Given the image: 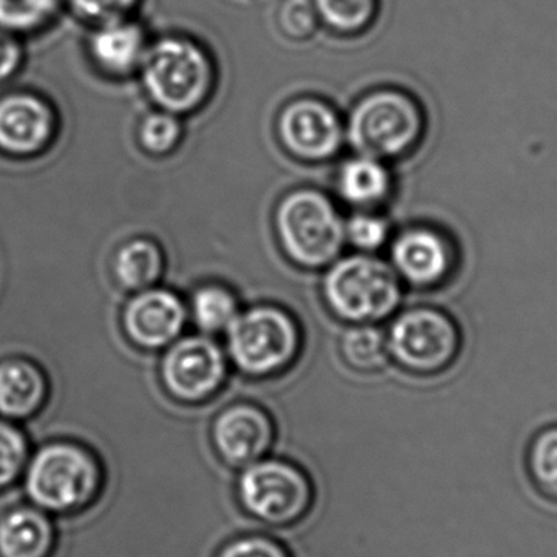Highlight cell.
<instances>
[{
    "mask_svg": "<svg viewBox=\"0 0 557 557\" xmlns=\"http://www.w3.org/2000/svg\"><path fill=\"white\" fill-rule=\"evenodd\" d=\"M51 542V523L38 510H13L0 522L2 557H42Z\"/></svg>",
    "mask_w": 557,
    "mask_h": 557,
    "instance_id": "obj_16",
    "label": "cell"
},
{
    "mask_svg": "<svg viewBox=\"0 0 557 557\" xmlns=\"http://www.w3.org/2000/svg\"><path fill=\"white\" fill-rule=\"evenodd\" d=\"M278 134L294 156L324 160L339 149L343 126L333 108L314 98H300L282 111Z\"/></svg>",
    "mask_w": 557,
    "mask_h": 557,
    "instance_id": "obj_11",
    "label": "cell"
},
{
    "mask_svg": "<svg viewBox=\"0 0 557 557\" xmlns=\"http://www.w3.org/2000/svg\"><path fill=\"white\" fill-rule=\"evenodd\" d=\"M196 323L208 333L227 331L238 317L237 301L222 287H202L193 298Z\"/></svg>",
    "mask_w": 557,
    "mask_h": 557,
    "instance_id": "obj_23",
    "label": "cell"
},
{
    "mask_svg": "<svg viewBox=\"0 0 557 557\" xmlns=\"http://www.w3.org/2000/svg\"><path fill=\"white\" fill-rule=\"evenodd\" d=\"M388 350L409 370L442 372L460 356L461 331L445 311L414 308L396 318L389 331Z\"/></svg>",
    "mask_w": 557,
    "mask_h": 557,
    "instance_id": "obj_7",
    "label": "cell"
},
{
    "mask_svg": "<svg viewBox=\"0 0 557 557\" xmlns=\"http://www.w3.org/2000/svg\"><path fill=\"white\" fill-rule=\"evenodd\" d=\"M51 113L38 98L12 95L0 100V147L26 153L39 149L51 134Z\"/></svg>",
    "mask_w": 557,
    "mask_h": 557,
    "instance_id": "obj_14",
    "label": "cell"
},
{
    "mask_svg": "<svg viewBox=\"0 0 557 557\" xmlns=\"http://www.w3.org/2000/svg\"><path fill=\"white\" fill-rule=\"evenodd\" d=\"M276 227L288 257L310 268L331 263L346 238V227L333 202L311 189L284 198L277 209Z\"/></svg>",
    "mask_w": 557,
    "mask_h": 557,
    "instance_id": "obj_5",
    "label": "cell"
},
{
    "mask_svg": "<svg viewBox=\"0 0 557 557\" xmlns=\"http://www.w3.org/2000/svg\"><path fill=\"white\" fill-rule=\"evenodd\" d=\"M25 441L18 431L0 422V487L7 486L25 461Z\"/></svg>",
    "mask_w": 557,
    "mask_h": 557,
    "instance_id": "obj_28",
    "label": "cell"
},
{
    "mask_svg": "<svg viewBox=\"0 0 557 557\" xmlns=\"http://www.w3.org/2000/svg\"><path fill=\"white\" fill-rule=\"evenodd\" d=\"M59 0H0V28L28 32L51 18Z\"/></svg>",
    "mask_w": 557,
    "mask_h": 557,
    "instance_id": "obj_25",
    "label": "cell"
},
{
    "mask_svg": "<svg viewBox=\"0 0 557 557\" xmlns=\"http://www.w3.org/2000/svg\"><path fill=\"white\" fill-rule=\"evenodd\" d=\"M318 18L341 35L366 32L379 15V0H313Z\"/></svg>",
    "mask_w": 557,
    "mask_h": 557,
    "instance_id": "obj_21",
    "label": "cell"
},
{
    "mask_svg": "<svg viewBox=\"0 0 557 557\" xmlns=\"http://www.w3.org/2000/svg\"><path fill=\"white\" fill-rule=\"evenodd\" d=\"M100 461L84 447L55 444L42 448L28 468L26 490L38 506L54 512L82 509L103 490Z\"/></svg>",
    "mask_w": 557,
    "mask_h": 557,
    "instance_id": "obj_4",
    "label": "cell"
},
{
    "mask_svg": "<svg viewBox=\"0 0 557 557\" xmlns=\"http://www.w3.org/2000/svg\"><path fill=\"white\" fill-rule=\"evenodd\" d=\"M72 9L90 20V22L108 23L123 20L133 13L140 0H69Z\"/></svg>",
    "mask_w": 557,
    "mask_h": 557,
    "instance_id": "obj_29",
    "label": "cell"
},
{
    "mask_svg": "<svg viewBox=\"0 0 557 557\" xmlns=\"http://www.w3.org/2000/svg\"><path fill=\"white\" fill-rule=\"evenodd\" d=\"M389 191V175L379 159L359 157L344 163L339 173V193L346 201L370 206L382 201Z\"/></svg>",
    "mask_w": 557,
    "mask_h": 557,
    "instance_id": "obj_18",
    "label": "cell"
},
{
    "mask_svg": "<svg viewBox=\"0 0 557 557\" xmlns=\"http://www.w3.org/2000/svg\"><path fill=\"white\" fill-rule=\"evenodd\" d=\"M45 395L41 373L26 362L0 366V412L23 418L35 411Z\"/></svg>",
    "mask_w": 557,
    "mask_h": 557,
    "instance_id": "obj_17",
    "label": "cell"
},
{
    "mask_svg": "<svg viewBox=\"0 0 557 557\" xmlns=\"http://www.w3.org/2000/svg\"><path fill=\"white\" fill-rule=\"evenodd\" d=\"M276 20L282 35L292 41H307L320 25L313 0H282Z\"/></svg>",
    "mask_w": 557,
    "mask_h": 557,
    "instance_id": "obj_26",
    "label": "cell"
},
{
    "mask_svg": "<svg viewBox=\"0 0 557 557\" xmlns=\"http://www.w3.org/2000/svg\"><path fill=\"white\" fill-rule=\"evenodd\" d=\"M215 557H294V553L274 530H260L228 540Z\"/></svg>",
    "mask_w": 557,
    "mask_h": 557,
    "instance_id": "obj_24",
    "label": "cell"
},
{
    "mask_svg": "<svg viewBox=\"0 0 557 557\" xmlns=\"http://www.w3.org/2000/svg\"><path fill=\"white\" fill-rule=\"evenodd\" d=\"M227 333L232 359L251 375L274 372L297 352V326L277 308L260 307L238 314Z\"/></svg>",
    "mask_w": 557,
    "mask_h": 557,
    "instance_id": "obj_8",
    "label": "cell"
},
{
    "mask_svg": "<svg viewBox=\"0 0 557 557\" xmlns=\"http://www.w3.org/2000/svg\"><path fill=\"white\" fill-rule=\"evenodd\" d=\"M346 237L360 250H376L388 237V225L375 215L359 214L346 225Z\"/></svg>",
    "mask_w": 557,
    "mask_h": 557,
    "instance_id": "obj_30",
    "label": "cell"
},
{
    "mask_svg": "<svg viewBox=\"0 0 557 557\" xmlns=\"http://www.w3.org/2000/svg\"><path fill=\"white\" fill-rule=\"evenodd\" d=\"M182 136V126L175 114L157 111L144 120L140 127V140L144 147L153 153H165L175 147Z\"/></svg>",
    "mask_w": 557,
    "mask_h": 557,
    "instance_id": "obj_27",
    "label": "cell"
},
{
    "mask_svg": "<svg viewBox=\"0 0 557 557\" xmlns=\"http://www.w3.org/2000/svg\"><path fill=\"white\" fill-rule=\"evenodd\" d=\"M238 506L267 530H292L310 519L317 483L297 461L264 457L235 474Z\"/></svg>",
    "mask_w": 557,
    "mask_h": 557,
    "instance_id": "obj_1",
    "label": "cell"
},
{
    "mask_svg": "<svg viewBox=\"0 0 557 557\" xmlns=\"http://www.w3.org/2000/svg\"><path fill=\"white\" fill-rule=\"evenodd\" d=\"M344 359L359 370H375L386 362L388 343L373 326H357L341 341Z\"/></svg>",
    "mask_w": 557,
    "mask_h": 557,
    "instance_id": "obj_22",
    "label": "cell"
},
{
    "mask_svg": "<svg viewBox=\"0 0 557 557\" xmlns=\"http://www.w3.org/2000/svg\"><path fill=\"white\" fill-rule=\"evenodd\" d=\"M163 258L149 240H134L121 248L116 257V276L127 288H147L162 274Z\"/></svg>",
    "mask_w": 557,
    "mask_h": 557,
    "instance_id": "obj_20",
    "label": "cell"
},
{
    "mask_svg": "<svg viewBox=\"0 0 557 557\" xmlns=\"http://www.w3.org/2000/svg\"><path fill=\"white\" fill-rule=\"evenodd\" d=\"M276 442L273 419L253 405H235L215 418L211 445L222 463L238 471L268 457Z\"/></svg>",
    "mask_w": 557,
    "mask_h": 557,
    "instance_id": "obj_10",
    "label": "cell"
},
{
    "mask_svg": "<svg viewBox=\"0 0 557 557\" xmlns=\"http://www.w3.org/2000/svg\"><path fill=\"white\" fill-rule=\"evenodd\" d=\"M147 46L143 26L129 18L101 23L90 39L95 62L114 75L131 74L139 69Z\"/></svg>",
    "mask_w": 557,
    "mask_h": 557,
    "instance_id": "obj_15",
    "label": "cell"
},
{
    "mask_svg": "<svg viewBox=\"0 0 557 557\" xmlns=\"http://www.w3.org/2000/svg\"><path fill=\"white\" fill-rule=\"evenodd\" d=\"M162 375L175 398L186 403L202 401L222 385L224 354L208 337H186L163 357Z\"/></svg>",
    "mask_w": 557,
    "mask_h": 557,
    "instance_id": "obj_9",
    "label": "cell"
},
{
    "mask_svg": "<svg viewBox=\"0 0 557 557\" xmlns=\"http://www.w3.org/2000/svg\"><path fill=\"white\" fill-rule=\"evenodd\" d=\"M186 320L183 301L173 292L146 290L127 305L124 324L139 346L157 349L172 343L182 333Z\"/></svg>",
    "mask_w": 557,
    "mask_h": 557,
    "instance_id": "obj_13",
    "label": "cell"
},
{
    "mask_svg": "<svg viewBox=\"0 0 557 557\" xmlns=\"http://www.w3.org/2000/svg\"><path fill=\"white\" fill-rule=\"evenodd\" d=\"M324 295L346 320L375 321L388 317L401 298L395 271L372 257L344 258L327 271Z\"/></svg>",
    "mask_w": 557,
    "mask_h": 557,
    "instance_id": "obj_6",
    "label": "cell"
},
{
    "mask_svg": "<svg viewBox=\"0 0 557 557\" xmlns=\"http://www.w3.org/2000/svg\"><path fill=\"white\" fill-rule=\"evenodd\" d=\"M425 120L418 101L401 90L382 88L354 107L349 139L356 150L372 159L398 157L418 146Z\"/></svg>",
    "mask_w": 557,
    "mask_h": 557,
    "instance_id": "obj_3",
    "label": "cell"
},
{
    "mask_svg": "<svg viewBox=\"0 0 557 557\" xmlns=\"http://www.w3.org/2000/svg\"><path fill=\"white\" fill-rule=\"evenodd\" d=\"M525 470L536 493L557 506V424L533 435L527 447Z\"/></svg>",
    "mask_w": 557,
    "mask_h": 557,
    "instance_id": "obj_19",
    "label": "cell"
},
{
    "mask_svg": "<svg viewBox=\"0 0 557 557\" xmlns=\"http://www.w3.org/2000/svg\"><path fill=\"white\" fill-rule=\"evenodd\" d=\"M20 62V48L12 36L0 33V81L15 72Z\"/></svg>",
    "mask_w": 557,
    "mask_h": 557,
    "instance_id": "obj_31",
    "label": "cell"
},
{
    "mask_svg": "<svg viewBox=\"0 0 557 557\" xmlns=\"http://www.w3.org/2000/svg\"><path fill=\"white\" fill-rule=\"evenodd\" d=\"M139 69L147 95L173 114L201 107L214 87L211 55L188 36L169 35L149 42Z\"/></svg>",
    "mask_w": 557,
    "mask_h": 557,
    "instance_id": "obj_2",
    "label": "cell"
},
{
    "mask_svg": "<svg viewBox=\"0 0 557 557\" xmlns=\"http://www.w3.org/2000/svg\"><path fill=\"white\" fill-rule=\"evenodd\" d=\"M393 264L406 281L419 287H435L458 267L455 242L444 232L416 227L399 235L393 245Z\"/></svg>",
    "mask_w": 557,
    "mask_h": 557,
    "instance_id": "obj_12",
    "label": "cell"
}]
</instances>
